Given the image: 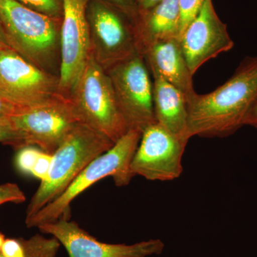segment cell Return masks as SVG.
I'll return each instance as SVG.
<instances>
[{"instance_id":"obj_1","label":"cell","mask_w":257,"mask_h":257,"mask_svg":"<svg viewBox=\"0 0 257 257\" xmlns=\"http://www.w3.org/2000/svg\"><path fill=\"white\" fill-rule=\"evenodd\" d=\"M256 99L257 56L246 57L222 85L208 94L197 93L187 102L189 138L234 135L245 126Z\"/></svg>"},{"instance_id":"obj_2","label":"cell","mask_w":257,"mask_h":257,"mask_svg":"<svg viewBox=\"0 0 257 257\" xmlns=\"http://www.w3.org/2000/svg\"><path fill=\"white\" fill-rule=\"evenodd\" d=\"M0 21L11 48L42 70L60 75L62 19L51 18L16 0H0Z\"/></svg>"},{"instance_id":"obj_3","label":"cell","mask_w":257,"mask_h":257,"mask_svg":"<svg viewBox=\"0 0 257 257\" xmlns=\"http://www.w3.org/2000/svg\"><path fill=\"white\" fill-rule=\"evenodd\" d=\"M109 138L79 122L52 155L48 176L29 203L26 219L55 200L96 157L114 146Z\"/></svg>"},{"instance_id":"obj_4","label":"cell","mask_w":257,"mask_h":257,"mask_svg":"<svg viewBox=\"0 0 257 257\" xmlns=\"http://www.w3.org/2000/svg\"><path fill=\"white\" fill-rule=\"evenodd\" d=\"M141 136L140 132L130 130L114 143L110 150L93 160L60 197L42 208L35 215L25 219L27 226L38 227L40 225L60 219H69L71 203L100 179L112 177L118 187H124L130 184L135 177L130 165Z\"/></svg>"},{"instance_id":"obj_5","label":"cell","mask_w":257,"mask_h":257,"mask_svg":"<svg viewBox=\"0 0 257 257\" xmlns=\"http://www.w3.org/2000/svg\"><path fill=\"white\" fill-rule=\"evenodd\" d=\"M69 99L80 122L114 143L130 131L109 74L91 55Z\"/></svg>"},{"instance_id":"obj_6","label":"cell","mask_w":257,"mask_h":257,"mask_svg":"<svg viewBox=\"0 0 257 257\" xmlns=\"http://www.w3.org/2000/svg\"><path fill=\"white\" fill-rule=\"evenodd\" d=\"M91 55L104 70L140 54L133 24L105 0H89L86 10Z\"/></svg>"},{"instance_id":"obj_7","label":"cell","mask_w":257,"mask_h":257,"mask_svg":"<svg viewBox=\"0 0 257 257\" xmlns=\"http://www.w3.org/2000/svg\"><path fill=\"white\" fill-rule=\"evenodd\" d=\"M60 77L45 72L10 47H0V94L22 109L48 104L60 96Z\"/></svg>"},{"instance_id":"obj_8","label":"cell","mask_w":257,"mask_h":257,"mask_svg":"<svg viewBox=\"0 0 257 257\" xmlns=\"http://www.w3.org/2000/svg\"><path fill=\"white\" fill-rule=\"evenodd\" d=\"M150 72L140 54L106 71L128 130L142 133L147 126L157 122Z\"/></svg>"},{"instance_id":"obj_9","label":"cell","mask_w":257,"mask_h":257,"mask_svg":"<svg viewBox=\"0 0 257 257\" xmlns=\"http://www.w3.org/2000/svg\"><path fill=\"white\" fill-rule=\"evenodd\" d=\"M79 122L72 101L63 96L48 104L22 111L10 121L21 136L23 147L32 145L52 155Z\"/></svg>"},{"instance_id":"obj_10","label":"cell","mask_w":257,"mask_h":257,"mask_svg":"<svg viewBox=\"0 0 257 257\" xmlns=\"http://www.w3.org/2000/svg\"><path fill=\"white\" fill-rule=\"evenodd\" d=\"M187 143L157 122L147 126L132 160V172L150 181L179 178L183 172L182 157Z\"/></svg>"},{"instance_id":"obj_11","label":"cell","mask_w":257,"mask_h":257,"mask_svg":"<svg viewBox=\"0 0 257 257\" xmlns=\"http://www.w3.org/2000/svg\"><path fill=\"white\" fill-rule=\"evenodd\" d=\"M89 0H63L60 39V93L70 98L91 55L86 15Z\"/></svg>"},{"instance_id":"obj_12","label":"cell","mask_w":257,"mask_h":257,"mask_svg":"<svg viewBox=\"0 0 257 257\" xmlns=\"http://www.w3.org/2000/svg\"><path fill=\"white\" fill-rule=\"evenodd\" d=\"M45 234L60 241L69 257H147L159 255L165 248L160 239H150L134 244L101 242L82 229L75 221L60 219L38 226Z\"/></svg>"},{"instance_id":"obj_13","label":"cell","mask_w":257,"mask_h":257,"mask_svg":"<svg viewBox=\"0 0 257 257\" xmlns=\"http://www.w3.org/2000/svg\"><path fill=\"white\" fill-rule=\"evenodd\" d=\"M179 40L192 75L208 61L234 46L227 26L218 16L212 0L204 1L197 18Z\"/></svg>"},{"instance_id":"obj_14","label":"cell","mask_w":257,"mask_h":257,"mask_svg":"<svg viewBox=\"0 0 257 257\" xmlns=\"http://www.w3.org/2000/svg\"><path fill=\"white\" fill-rule=\"evenodd\" d=\"M151 74H157L179 89L187 102L195 95L192 74L189 70L178 39L157 42L143 55Z\"/></svg>"},{"instance_id":"obj_15","label":"cell","mask_w":257,"mask_h":257,"mask_svg":"<svg viewBox=\"0 0 257 257\" xmlns=\"http://www.w3.org/2000/svg\"><path fill=\"white\" fill-rule=\"evenodd\" d=\"M133 26L140 55L157 42L179 40L178 0H161L149 9L140 10Z\"/></svg>"},{"instance_id":"obj_16","label":"cell","mask_w":257,"mask_h":257,"mask_svg":"<svg viewBox=\"0 0 257 257\" xmlns=\"http://www.w3.org/2000/svg\"><path fill=\"white\" fill-rule=\"evenodd\" d=\"M153 102L157 122L189 142L188 105L185 95L157 74H152Z\"/></svg>"},{"instance_id":"obj_17","label":"cell","mask_w":257,"mask_h":257,"mask_svg":"<svg viewBox=\"0 0 257 257\" xmlns=\"http://www.w3.org/2000/svg\"><path fill=\"white\" fill-rule=\"evenodd\" d=\"M60 242L55 237L45 238L39 234L28 239H5L1 257H56Z\"/></svg>"},{"instance_id":"obj_18","label":"cell","mask_w":257,"mask_h":257,"mask_svg":"<svg viewBox=\"0 0 257 257\" xmlns=\"http://www.w3.org/2000/svg\"><path fill=\"white\" fill-rule=\"evenodd\" d=\"M30 9L51 18L62 19L63 0H16Z\"/></svg>"},{"instance_id":"obj_19","label":"cell","mask_w":257,"mask_h":257,"mask_svg":"<svg viewBox=\"0 0 257 257\" xmlns=\"http://www.w3.org/2000/svg\"><path fill=\"white\" fill-rule=\"evenodd\" d=\"M42 150L38 147L28 145L18 149L15 157V167L24 175H31L34 166Z\"/></svg>"},{"instance_id":"obj_20","label":"cell","mask_w":257,"mask_h":257,"mask_svg":"<svg viewBox=\"0 0 257 257\" xmlns=\"http://www.w3.org/2000/svg\"><path fill=\"white\" fill-rule=\"evenodd\" d=\"M205 0H178L179 10V38L186 28L194 20Z\"/></svg>"},{"instance_id":"obj_21","label":"cell","mask_w":257,"mask_h":257,"mask_svg":"<svg viewBox=\"0 0 257 257\" xmlns=\"http://www.w3.org/2000/svg\"><path fill=\"white\" fill-rule=\"evenodd\" d=\"M25 200V194L18 184L6 183L0 185V205L8 202L20 204Z\"/></svg>"},{"instance_id":"obj_22","label":"cell","mask_w":257,"mask_h":257,"mask_svg":"<svg viewBox=\"0 0 257 257\" xmlns=\"http://www.w3.org/2000/svg\"><path fill=\"white\" fill-rule=\"evenodd\" d=\"M0 143L10 145L17 150L23 147L21 136L10 124H0Z\"/></svg>"},{"instance_id":"obj_23","label":"cell","mask_w":257,"mask_h":257,"mask_svg":"<svg viewBox=\"0 0 257 257\" xmlns=\"http://www.w3.org/2000/svg\"><path fill=\"white\" fill-rule=\"evenodd\" d=\"M52 155L42 151L37 159L36 163L32 170V175L40 179L41 182L45 180L48 176L52 164Z\"/></svg>"},{"instance_id":"obj_24","label":"cell","mask_w":257,"mask_h":257,"mask_svg":"<svg viewBox=\"0 0 257 257\" xmlns=\"http://www.w3.org/2000/svg\"><path fill=\"white\" fill-rule=\"evenodd\" d=\"M24 110L0 94V124H10L12 116Z\"/></svg>"},{"instance_id":"obj_25","label":"cell","mask_w":257,"mask_h":257,"mask_svg":"<svg viewBox=\"0 0 257 257\" xmlns=\"http://www.w3.org/2000/svg\"><path fill=\"white\" fill-rule=\"evenodd\" d=\"M105 1L121 10L130 18L133 24L138 18L139 9L135 0H105Z\"/></svg>"},{"instance_id":"obj_26","label":"cell","mask_w":257,"mask_h":257,"mask_svg":"<svg viewBox=\"0 0 257 257\" xmlns=\"http://www.w3.org/2000/svg\"><path fill=\"white\" fill-rule=\"evenodd\" d=\"M245 126H250L257 130V99L246 116Z\"/></svg>"},{"instance_id":"obj_27","label":"cell","mask_w":257,"mask_h":257,"mask_svg":"<svg viewBox=\"0 0 257 257\" xmlns=\"http://www.w3.org/2000/svg\"><path fill=\"white\" fill-rule=\"evenodd\" d=\"M161 0H135L138 7L139 11L149 9V8L155 6Z\"/></svg>"},{"instance_id":"obj_28","label":"cell","mask_w":257,"mask_h":257,"mask_svg":"<svg viewBox=\"0 0 257 257\" xmlns=\"http://www.w3.org/2000/svg\"><path fill=\"white\" fill-rule=\"evenodd\" d=\"M0 45L2 46H9L8 40H7L6 35H5L4 29H3V25L0 21Z\"/></svg>"},{"instance_id":"obj_29","label":"cell","mask_w":257,"mask_h":257,"mask_svg":"<svg viewBox=\"0 0 257 257\" xmlns=\"http://www.w3.org/2000/svg\"><path fill=\"white\" fill-rule=\"evenodd\" d=\"M5 239L6 238H5V235L3 233L0 232V251H1L2 246H3Z\"/></svg>"},{"instance_id":"obj_30","label":"cell","mask_w":257,"mask_h":257,"mask_svg":"<svg viewBox=\"0 0 257 257\" xmlns=\"http://www.w3.org/2000/svg\"><path fill=\"white\" fill-rule=\"evenodd\" d=\"M4 47V46H2V45H0V47Z\"/></svg>"}]
</instances>
